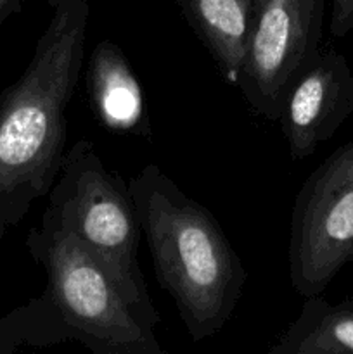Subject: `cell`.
<instances>
[{
	"label": "cell",
	"instance_id": "1",
	"mask_svg": "<svg viewBox=\"0 0 353 354\" xmlns=\"http://www.w3.org/2000/svg\"><path fill=\"white\" fill-rule=\"evenodd\" d=\"M89 16V0L54 7L28 68L0 93V244L59 176Z\"/></svg>",
	"mask_w": 353,
	"mask_h": 354
},
{
	"label": "cell",
	"instance_id": "2",
	"mask_svg": "<svg viewBox=\"0 0 353 354\" xmlns=\"http://www.w3.org/2000/svg\"><path fill=\"white\" fill-rule=\"evenodd\" d=\"M159 287L172 296L194 342L225 327L248 272L217 218L158 165L128 180Z\"/></svg>",
	"mask_w": 353,
	"mask_h": 354
},
{
	"label": "cell",
	"instance_id": "3",
	"mask_svg": "<svg viewBox=\"0 0 353 354\" xmlns=\"http://www.w3.org/2000/svg\"><path fill=\"white\" fill-rule=\"evenodd\" d=\"M28 252L44 268V303L71 341L93 354H165L156 325L135 308L92 252L73 234L42 216L26 235Z\"/></svg>",
	"mask_w": 353,
	"mask_h": 354
},
{
	"label": "cell",
	"instance_id": "4",
	"mask_svg": "<svg viewBox=\"0 0 353 354\" xmlns=\"http://www.w3.org/2000/svg\"><path fill=\"white\" fill-rule=\"evenodd\" d=\"M44 216L75 235L144 317L161 322L138 266L142 225L130 187L104 166L90 140L64 154Z\"/></svg>",
	"mask_w": 353,
	"mask_h": 354
},
{
	"label": "cell",
	"instance_id": "5",
	"mask_svg": "<svg viewBox=\"0 0 353 354\" xmlns=\"http://www.w3.org/2000/svg\"><path fill=\"white\" fill-rule=\"evenodd\" d=\"M289 280L301 297L322 294L353 261V140L301 185L291 218Z\"/></svg>",
	"mask_w": 353,
	"mask_h": 354
},
{
	"label": "cell",
	"instance_id": "6",
	"mask_svg": "<svg viewBox=\"0 0 353 354\" xmlns=\"http://www.w3.org/2000/svg\"><path fill=\"white\" fill-rule=\"evenodd\" d=\"M324 0H266L255 14L241 90L249 107L279 121L284 95L320 52Z\"/></svg>",
	"mask_w": 353,
	"mask_h": 354
},
{
	"label": "cell",
	"instance_id": "7",
	"mask_svg": "<svg viewBox=\"0 0 353 354\" xmlns=\"http://www.w3.org/2000/svg\"><path fill=\"white\" fill-rule=\"evenodd\" d=\"M353 114V73L336 48H324L284 95L279 123L293 161L310 158Z\"/></svg>",
	"mask_w": 353,
	"mask_h": 354
},
{
	"label": "cell",
	"instance_id": "8",
	"mask_svg": "<svg viewBox=\"0 0 353 354\" xmlns=\"http://www.w3.org/2000/svg\"><path fill=\"white\" fill-rule=\"evenodd\" d=\"M87 92L100 123L118 133L151 135L137 76L116 44L102 40L90 55Z\"/></svg>",
	"mask_w": 353,
	"mask_h": 354
},
{
	"label": "cell",
	"instance_id": "9",
	"mask_svg": "<svg viewBox=\"0 0 353 354\" xmlns=\"http://www.w3.org/2000/svg\"><path fill=\"white\" fill-rule=\"evenodd\" d=\"M213 55L225 82L239 86L255 24L253 0H173Z\"/></svg>",
	"mask_w": 353,
	"mask_h": 354
},
{
	"label": "cell",
	"instance_id": "10",
	"mask_svg": "<svg viewBox=\"0 0 353 354\" xmlns=\"http://www.w3.org/2000/svg\"><path fill=\"white\" fill-rule=\"evenodd\" d=\"M303 299L269 354H353V299L334 304L320 294Z\"/></svg>",
	"mask_w": 353,
	"mask_h": 354
},
{
	"label": "cell",
	"instance_id": "11",
	"mask_svg": "<svg viewBox=\"0 0 353 354\" xmlns=\"http://www.w3.org/2000/svg\"><path fill=\"white\" fill-rule=\"evenodd\" d=\"M353 31V0H331V21L329 33L343 38Z\"/></svg>",
	"mask_w": 353,
	"mask_h": 354
},
{
	"label": "cell",
	"instance_id": "12",
	"mask_svg": "<svg viewBox=\"0 0 353 354\" xmlns=\"http://www.w3.org/2000/svg\"><path fill=\"white\" fill-rule=\"evenodd\" d=\"M24 0H0V24L21 9Z\"/></svg>",
	"mask_w": 353,
	"mask_h": 354
},
{
	"label": "cell",
	"instance_id": "13",
	"mask_svg": "<svg viewBox=\"0 0 353 354\" xmlns=\"http://www.w3.org/2000/svg\"><path fill=\"white\" fill-rule=\"evenodd\" d=\"M265 2H266V0H253V7H255V14L258 12L260 7H262Z\"/></svg>",
	"mask_w": 353,
	"mask_h": 354
},
{
	"label": "cell",
	"instance_id": "14",
	"mask_svg": "<svg viewBox=\"0 0 353 354\" xmlns=\"http://www.w3.org/2000/svg\"><path fill=\"white\" fill-rule=\"evenodd\" d=\"M24 2H26V0H24ZM47 2H48V6H51L52 9H54V7H57L59 3L62 2V0H47Z\"/></svg>",
	"mask_w": 353,
	"mask_h": 354
}]
</instances>
